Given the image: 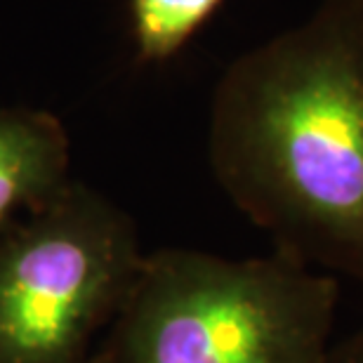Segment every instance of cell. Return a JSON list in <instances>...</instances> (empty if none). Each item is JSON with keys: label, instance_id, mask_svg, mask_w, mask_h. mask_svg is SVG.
I'll return each mask as SVG.
<instances>
[{"label": "cell", "instance_id": "8", "mask_svg": "<svg viewBox=\"0 0 363 363\" xmlns=\"http://www.w3.org/2000/svg\"><path fill=\"white\" fill-rule=\"evenodd\" d=\"M340 3H345V5H350V7H354V10H359V12H363V0H340Z\"/></svg>", "mask_w": 363, "mask_h": 363}, {"label": "cell", "instance_id": "6", "mask_svg": "<svg viewBox=\"0 0 363 363\" xmlns=\"http://www.w3.org/2000/svg\"><path fill=\"white\" fill-rule=\"evenodd\" d=\"M325 363H363V330L359 328L342 342L333 345Z\"/></svg>", "mask_w": 363, "mask_h": 363}, {"label": "cell", "instance_id": "3", "mask_svg": "<svg viewBox=\"0 0 363 363\" xmlns=\"http://www.w3.org/2000/svg\"><path fill=\"white\" fill-rule=\"evenodd\" d=\"M144 257L133 217L71 179L0 234V363H88Z\"/></svg>", "mask_w": 363, "mask_h": 363}, {"label": "cell", "instance_id": "5", "mask_svg": "<svg viewBox=\"0 0 363 363\" xmlns=\"http://www.w3.org/2000/svg\"><path fill=\"white\" fill-rule=\"evenodd\" d=\"M220 5L222 0H130L137 60L170 62Z\"/></svg>", "mask_w": 363, "mask_h": 363}, {"label": "cell", "instance_id": "7", "mask_svg": "<svg viewBox=\"0 0 363 363\" xmlns=\"http://www.w3.org/2000/svg\"><path fill=\"white\" fill-rule=\"evenodd\" d=\"M88 363H108V357H106V352H104V350H101V347H99V350L94 352L92 357H90V361H88Z\"/></svg>", "mask_w": 363, "mask_h": 363}, {"label": "cell", "instance_id": "2", "mask_svg": "<svg viewBox=\"0 0 363 363\" xmlns=\"http://www.w3.org/2000/svg\"><path fill=\"white\" fill-rule=\"evenodd\" d=\"M337 300L335 276L276 250L163 248L147 252L101 350L108 363H325Z\"/></svg>", "mask_w": 363, "mask_h": 363}, {"label": "cell", "instance_id": "1", "mask_svg": "<svg viewBox=\"0 0 363 363\" xmlns=\"http://www.w3.org/2000/svg\"><path fill=\"white\" fill-rule=\"evenodd\" d=\"M208 156L276 252L363 283V12L321 0L238 57L215 88Z\"/></svg>", "mask_w": 363, "mask_h": 363}, {"label": "cell", "instance_id": "9", "mask_svg": "<svg viewBox=\"0 0 363 363\" xmlns=\"http://www.w3.org/2000/svg\"><path fill=\"white\" fill-rule=\"evenodd\" d=\"M361 330H363V325H361Z\"/></svg>", "mask_w": 363, "mask_h": 363}, {"label": "cell", "instance_id": "4", "mask_svg": "<svg viewBox=\"0 0 363 363\" xmlns=\"http://www.w3.org/2000/svg\"><path fill=\"white\" fill-rule=\"evenodd\" d=\"M69 135L43 108H0V234L71 184Z\"/></svg>", "mask_w": 363, "mask_h": 363}]
</instances>
